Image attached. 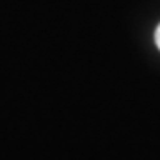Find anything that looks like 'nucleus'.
<instances>
[{
  "label": "nucleus",
  "mask_w": 160,
  "mask_h": 160,
  "mask_svg": "<svg viewBox=\"0 0 160 160\" xmlns=\"http://www.w3.org/2000/svg\"><path fill=\"white\" fill-rule=\"evenodd\" d=\"M153 39H155V45H157V48H158V50H160V23H158V25H157V29H155Z\"/></svg>",
  "instance_id": "f257e3e1"
}]
</instances>
